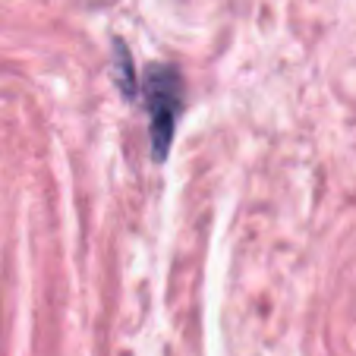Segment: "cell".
<instances>
[{"label":"cell","instance_id":"1","mask_svg":"<svg viewBox=\"0 0 356 356\" xmlns=\"http://www.w3.org/2000/svg\"><path fill=\"white\" fill-rule=\"evenodd\" d=\"M183 104V79L174 67H152L145 76V108L152 117V158H168L174 123Z\"/></svg>","mask_w":356,"mask_h":356}]
</instances>
